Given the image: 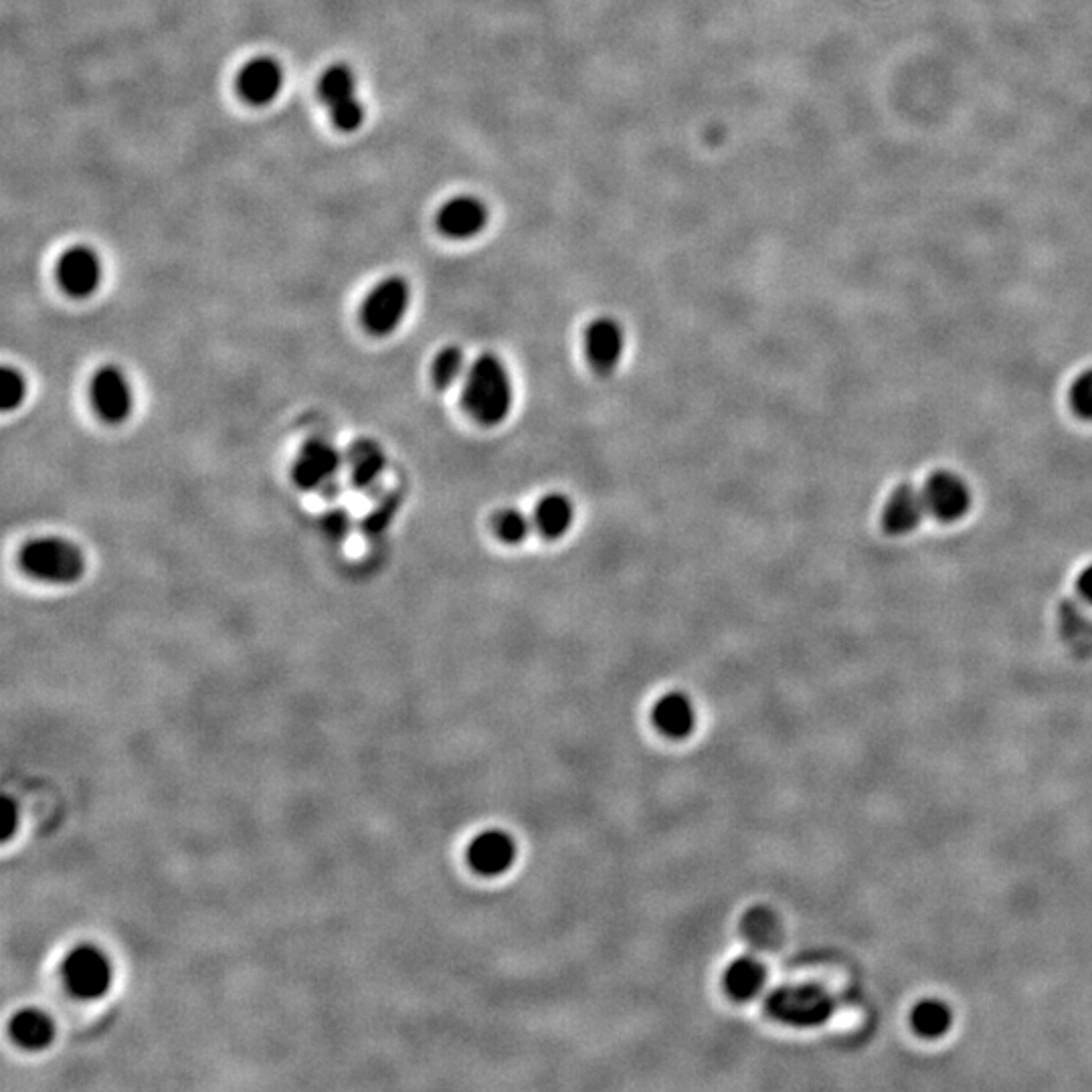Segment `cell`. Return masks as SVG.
I'll return each instance as SVG.
<instances>
[{
  "instance_id": "cell-1",
  "label": "cell",
  "mask_w": 1092,
  "mask_h": 1092,
  "mask_svg": "<svg viewBox=\"0 0 1092 1092\" xmlns=\"http://www.w3.org/2000/svg\"><path fill=\"white\" fill-rule=\"evenodd\" d=\"M462 404L465 413L480 425L504 424L514 407V383L500 357L484 352L467 366Z\"/></svg>"
},
{
  "instance_id": "cell-2",
  "label": "cell",
  "mask_w": 1092,
  "mask_h": 1092,
  "mask_svg": "<svg viewBox=\"0 0 1092 1092\" xmlns=\"http://www.w3.org/2000/svg\"><path fill=\"white\" fill-rule=\"evenodd\" d=\"M19 566L43 583L71 585L83 579L87 561L80 546L67 539L37 536L20 546Z\"/></svg>"
},
{
  "instance_id": "cell-3",
  "label": "cell",
  "mask_w": 1092,
  "mask_h": 1092,
  "mask_svg": "<svg viewBox=\"0 0 1092 1092\" xmlns=\"http://www.w3.org/2000/svg\"><path fill=\"white\" fill-rule=\"evenodd\" d=\"M765 1008L768 1015L781 1024L793 1028H813L829 1020L833 1011V999L829 997L828 991L817 986L797 983L771 991Z\"/></svg>"
},
{
  "instance_id": "cell-4",
  "label": "cell",
  "mask_w": 1092,
  "mask_h": 1092,
  "mask_svg": "<svg viewBox=\"0 0 1092 1092\" xmlns=\"http://www.w3.org/2000/svg\"><path fill=\"white\" fill-rule=\"evenodd\" d=\"M63 983L78 999H100L112 988L114 970L110 957L96 945H78L61 965Z\"/></svg>"
},
{
  "instance_id": "cell-5",
  "label": "cell",
  "mask_w": 1092,
  "mask_h": 1092,
  "mask_svg": "<svg viewBox=\"0 0 1092 1092\" xmlns=\"http://www.w3.org/2000/svg\"><path fill=\"white\" fill-rule=\"evenodd\" d=\"M318 96L338 130L354 132L363 126L364 105L359 98V81L348 65L336 63L324 71L318 81Z\"/></svg>"
},
{
  "instance_id": "cell-6",
  "label": "cell",
  "mask_w": 1092,
  "mask_h": 1092,
  "mask_svg": "<svg viewBox=\"0 0 1092 1092\" xmlns=\"http://www.w3.org/2000/svg\"><path fill=\"white\" fill-rule=\"evenodd\" d=\"M411 305V287L409 282L391 276L384 278L383 282L377 283L368 296L364 298L361 308V320L364 330L373 336H388L393 334L407 316Z\"/></svg>"
},
{
  "instance_id": "cell-7",
  "label": "cell",
  "mask_w": 1092,
  "mask_h": 1092,
  "mask_svg": "<svg viewBox=\"0 0 1092 1092\" xmlns=\"http://www.w3.org/2000/svg\"><path fill=\"white\" fill-rule=\"evenodd\" d=\"M343 453L324 440H310L298 451L292 465V480L300 490L318 492L332 498L338 490V478L343 471Z\"/></svg>"
},
{
  "instance_id": "cell-8",
  "label": "cell",
  "mask_w": 1092,
  "mask_h": 1092,
  "mask_svg": "<svg viewBox=\"0 0 1092 1092\" xmlns=\"http://www.w3.org/2000/svg\"><path fill=\"white\" fill-rule=\"evenodd\" d=\"M89 401L101 421L123 424L134 411V391L118 366H101L89 383Z\"/></svg>"
},
{
  "instance_id": "cell-9",
  "label": "cell",
  "mask_w": 1092,
  "mask_h": 1092,
  "mask_svg": "<svg viewBox=\"0 0 1092 1092\" xmlns=\"http://www.w3.org/2000/svg\"><path fill=\"white\" fill-rule=\"evenodd\" d=\"M103 265L100 255L87 245H73L63 251L57 262V282L71 298H89L98 292Z\"/></svg>"
},
{
  "instance_id": "cell-10",
  "label": "cell",
  "mask_w": 1092,
  "mask_h": 1092,
  "mask_svg": "<svg viewBox=\"0 0 1092 1092\" xmlns=\"http://www.w3.org/2000/svg\"><path fill=\"white\" fill-rule=\"evenodd\" d=\"M516 854V842L508 831L485 829L469 842L467 864L482 876H500L512 868Z\"/></svg>"
},
{
  "instance_id": "cell-11",
  "label": "cell",
  "mask_w": 1092,
  "mask_h": 1092,
  "mask_svg": "<svg viewBox=\"0 0 1092 1092\" xmlns=\"http://www.w3.org/2000/svg\"><path fill=\"white\" fill-rule=\"evenodd\" d=\"M923 496L927 512L943 523L959 520L967 514L971 506L970 487L950 471H934L925 484Z\"/></svg>"
},
{
  "instance_id": "cell-12",
  "label": "cell",
  "mask_w": 1092,
  "mask_h": 1092,
  "mask_svg": "<svg viewBox=\"0 0 1092 1092\" xmlns=\"http://www.w3.org/2000/svg\"><path fill=\"white\" fill-rule=\"evenodd\" d=\"M626 352V330L615 318H597L586 326L585 357L601 373H613Z\"/></svg>"
},
{
  "instance_id": "cell-13",
  "label": "cell",
  "mask_w": 1092,
  "mask_h": 1092,
  "mask_svg": "<svg viewBox=\"0 0 1092 1092\" xmlns=\"http://www.w3.org/2000/svg\"><path fill=\"white\" fill-rule=\"evenodd\" d=\"M490 213L482 199L458 195L445 202L437 213V227L449 239H471L487 225Z\"/></svg>"
},
{
  "instance_id": "cell-14",
  "label": "cell",
  "mask_w": 1092,
  "mask_h": 1092,
  "mask_svg": "<svg viewBox=\"0 0 1092 1092\" xmlns=\"http://www.w3.org/2000/svg\"><path fill=\"white\" fill-rule=\"evenodd\" d=\"M282 65L271 57L249 61L237 78V92L243 100L253 105H265L282 92Z\"/></svg>"
},
{
  "instance_id": "cell-15",
  "label": "cell",
  "mask_w": 1092,
  "mask_h": 1092,
  "mask_svg": "<svg viewBox=\"0 0 1092 1092\" xmlns=\"http://www.w3.org/2000/svg\"><path fill=\"white\" fill-rule=\"evenodd\" d=\"M925 514L927 504L923 492H919L914 485L903 484L892 490L882 512V525L889 534L903 536L921 525Z\"/></svg>"
},
{
  "instance_id": "cell-16",
  "label": "cell",
  "mask_w": 1092,
  "mask_h": 1092,
  "mask_svg": "<svg viewBox=\"0 0 1092 1092\" xmlns=\"http://www.w3.org/2000/svg\"><path fill=\"white\" fill-rule=\"evenodd\" d=\"M344 465L348 467L350 484L359 490H370L381 482L386 471V453L375 440L363 437L348 447Z\"/></svg>"
},
{
  "instance_id": "cell-17",
  "label": "cell",
  "mask_w": 1092,
  "mask_h": 1092,
  "mask_svg": "<svg viewBox=\"0 0 1092 1092\" xmlns=\"http://www.w3.org/2000/svg\"><path fill=\"white\" fill-rule=\"evenodd\" d=\"M651 721L667 739H686L696 727V710L682 692H667L651 708Z\"/></svg>"
},
{
  "instance_id": "cell-18",
  "label": "cell",
  "mask_w": 1092,
  "mask_h": 1092,
  "mask_svg": "<svg viewBox=\"0 0 1092 1092\" xmlns=\"http://www.w3.org/2000/svg\"><path fill=\"white\" fill-rule=\"evenodd\" d=\"M9 1033L13 1042L24 1050H43L55 1038V1022L39 1008H22L9 1020Z\"/></svg>"
},
{
  "instance_id": "cell-19",
  "label": "cell",
  "mask_w": 1092,
  "mask_h": 1092,
  "mask_svg": "<svg viewBox=\"0 0 1092 1092\" xmlns=\"http://www.w3.org/2000/svg\"><path fill=\"white\" fill-rule=\"evenodd\" d=\"M767 983L765 965L750 955L732 959L723 973L725 991L737 1002H748L757 997Z\"/></svg>"
},
{
  "instance_id": "cell-20",
  "label": "cell",
  "mask_w": 1092,
  "mask_h": 1092,
  "mask_svg": "<svg viewBox=\"0 0 1092 1092\" xmlns=\"http://www.w3.org/2000/svg\"><path fill=\"white\" fill-rule=\"evenodd\" d=\"M532 523L548 541L563 539L575 523V504L565 494H546L534 508Z\"/></svg>"
},
{
  "instance_id": "cell-21",
  "label": "cell",
  "mask_w": 1092,
  "mask_h": 1092,
  "mask_svg": "<svg viewBox=\"0 0 1092 1092\" xmlns=\"http://www.w3.org/2000/svg\"><path fill=\"white\" fill-rule=\"evenodd\" d=\"M743 937L755 949H775L781 941V923L767 907H752L741 921Z\"/></svg>"
},
{
  "instance_id": "cell-22",
  "label": "cell",
  "mask_w": 1092,
  "mask_h": 1092,
  "mask_svg": "<svg viewBox=\"0 0 1092 1092\" xmlns=\"http://www.w3.org/2000/svg\"><path fill=\"white\" fill-rule=\"evenodd\" d=\"M953 1013L939 999H923L910 1011V1026L921 1038H941L950 1030Z\"/></svg>"
},
{
  "instance_id": "cell-23",
  "label": "cell",
  "mask_w": 1092,
  "mask_h": 1092,
  "mask_svg": "<svg viewBox=\"0 0 1092 1092\" xmlns=\"http://www.w3.org/2000/svg\"><path fill=\"white\" fill-rule=\"evenodd\" d=\"M465 373H467V368H465L464 350L456 344L444 346L431 361V381L442 391L458 383L462 377H465Z\"/></svg>"
},
{
  "instance_id": "cell-24",
  "label": "cell",
  "mask_w": 1092,
  "mask_h": 1092,
  "mask_svg": "<svg viewBox=\"0 0 1092 1092\" xmlns=\"http://www.w3.org/2000/svg\"><path fill=\"white\" fill-rule=\"evenodd\" d=\"M532 526L534 523L526 516L520 508H502L492 518V528L504 545H523L528 539Z\"/></svg>"
},
{
  "instance_id": "cell-25",
  "label": "cell",
  "mask_w": 1092,
  "mask_h": 1092,
  "mask_svg": "<svg viewBox=\"0 0 1092 1092\" xmlns=\"http://www.w3.org/2000/svg\"><path fill=\"white\" fill-rule=\"evenodd\" d=\"M27 399V379L19 368L4 364L0 370V409L4 413L19 409Z\"/></svg>"
},
{
  "instance_id": "cell-26",
  "label": "cell",
  "mask_w": 1092,
  "mask_h": 1092,
  "mask_svg": "<svg viewBox=\"0 0 1092 1092\" xmlns=\"http://www.w3.org/2000/svg\"><path fill=\"white\" fill-rule=\"evenodd\" d=\"M399 506H401V500H399V496H395V494H391V496L383 498L379 504L375 506V510L364 518V532H366L368 536H379V534H383L384 530H386V528L391 526V523H393V518L397 516Z\"/></svg>"
},
{
  "instance_id": "cell-27",
  "label": "cell",
  "mask_w": 1092,
  "mask_h": 1092,
  "mask_svg": "<svg viewBox=\"0 0 1092 1092\" xmlns=\"http://www.w3.org/2000/svg\"><path fill=\"white\" fill-rule=\"evenodd\" d=\"M1071 404L1080 419L1092 421V368L1082 373L1072 384Z\"/></svg>"
},
{
  "instance_id": "cell-28",
  "label": "cell",
  "mask_w": 1092,
  "mask_h": 1092,
  "mask_svg": "<svg viewBox=\"0 0 1092 1092\" xmlns=\"http://www.w3.org/2000/svg\"><path fill=\"white\" fill-rule=\"evenodd\" d=\"M350 516L348 512L343 508H334L332 512H328L322 518L324 532L328 534V539L332 541H343L344 536L350 532Z\"/></svg>"
},
{
  "instance_id": "cell-29",
  "label": "cell",
  "mask_w": 1092,
  "mask_h": 1092,
  "mask_svg": "<svg viewBox=\"0 0 1092 1092\" xmlns=\"http://www.w3.org/2000/svg\"><path fill=\"white\" fill-rule=\"evenodd\" d=\"M2 811L6 815L4 826H2V840L9 842L15 835L17 828H19V809H17V804L13 799H4Z\"/></svg>"
},
{
  "instance_id": "cell-30",
  "label": "cell",
  "mask_w": 1092,
  "mask_h": 1092,
  "mask_svg": "<svg viewBox=\"0 0 1092 1092\" xmlns=\"http://www.w3.org/2000/svg\"><path fill=\"white\" fill-rule=\"evenodd\" d=\"M1076 586H1078V593H1080L1089 603H1092V565L1087 566V568L1080 573Z\"/></svg>"
}]
</instances>
